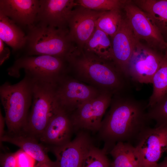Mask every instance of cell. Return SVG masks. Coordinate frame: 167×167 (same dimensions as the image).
<instances>
[{
    "label": "cell",
    "mask_w": 167,
    "mask_h": 167,
    "mask_svg": "<svg viewBox=\"0 0 167 167\" xmlns=\"http://www.w3.org/2000/svg\"><path fill=\"white\" fill-rule=\"evenodd\" d=\"M147 104L128 93L112 99L109 110L98 131L107 153L118 142H135L140 134L149 127Z\"/></svg>",
    "instance_id": "obj_1"
},
{
    "label": "cell",
    "mask_w": 167,
    "mask_h": 167,
    "mask_svg": "<svg viewBox=\"0 0 167 167\" xmlns=\"http://www.w3.org/2000/svg\"><path fill=\"white\" fill-rule=\"evenodd\" d=\"M69 66L84 79L105 88L112 93L129 90L130 79L112 62L79 49L67 58Z\"/></svg>",
    "instance_id": "obj_2"
},
{
    "label": "cell",
    "mask_w": 167,
    "mask_h": 167,
    "mask_svg": "<svg viewBox=\"0 0 167 167\" xmlns=\"http://www.w3.org/2000/svg\"><path fill=\"white\" fill-rule=\"evenodd\" d=\"M33 83V79L25 75L15 84L6 81L0 87V100L9 134L24 133L32 104Z\"/></svg>",
    "instance_id": "obj_3"
},
{
    "label": "cell",
    "mask_w": 167,
    "mask_h": 167,
    "mask_svg": "<svg viewBox=\"0 0 167 167\" xmlns=\"http://www.w3.org/2000/svg\"><path fill=\"white\" fill-rule=\"evenodd\" d=\"M27 31L22 56L48 55L67 61L69 56L79 49L70 38L68 28L34 25Z\"/></svg>",
    "instance_id": "obj_4"
},
{
    "label": "cell",
    "mask_w": 167,
    "mask_h": 167,
    "mask_svg": "<svg viewBox=\"0 0 167 167\" xmlns=\"http://www.w3.org/2000/svg\"><path fill=\"white\" fill-rule=\"evenodd\" d=\"M32 99L24 133L38 140L52 117L60 109L56 83L33 79Z\"/></svg>",
    "instance_id": "obj_5"
},
{
    "label": "cell",
    "mask_w": 167,
    "mask_h": 167,
    "mask_svg": "<svg viewBox=\"0 0 167 167\" xmlns=\"http://www.w3.org/2000/svg\"><path fill=\"white\" fill-rule=\"evenodd\" d=\"M67 61L48 55L22 56L7 69L10 76L19 78L20 71L32 79L55 83L66 75Z\"/></svg>",
    "instance_id": "obj_6"
},
{
    "label": "cell",
    "mask_w": 167,
    "mask_h": 167,
    "mask_svg": "<svg viewBox=\"0 0 167 167\" xmlns=\"http://www.w3.org/2000/svg\"><path fill=\"white\" fill-rule=\"evenodd\" d=\"M112 93L105 90L83 104L70 114L74 131H98L102 117L110 105Z\"/></svg>",
    "instance_id": "obj_7"
},
{
    "label": "cell",
    "mask_w": 167,
    "mask_h": 167,
    "mask_svg": "<svg viewBox=\"0 0 167 167\" xmlns=\"http://www.w3.org/2000/svg\"><path fill=\"white\" fill-rule=\"evenodd\" d=\"M131 2L124 7L126 18L136 38L145 41L148 46L155 50L165 52L167 42L147 15Z\"/></svg>",
    "instance_id": "obj_8"
},
{
    "label": "cell",
    "mask_w": 167,
    "mask_h": 167,
    "mask_svg": "<svg viewBox=\"0 0 167 167\" xmlns=\"http://www.w3.org/2000/svg\"><path fill=\"white\" fill-rule=\"evenodd\" d=\"M135 142L141 167H155L163 153L167 152V125L147 127Z\"/></svg>",
    "instance_id": "obj_9"
},
{
    "label": "cell",
    "mask_w": 167,
    "mask_h": 167,
    "mask_svg": "<svg viewBox=\"0 0 167 167\" xmlns=\"http://www.w3.org/2000/svg\"><path fill=\"white\" fill-rule=\"evenodd\" d=\"M165 52L155 50L138 42L128 64V74L130 79L139 83L152 84Z\"/></svg>",
    "instance_id": "obj_10"
},
{
    "label": "cell",
    "mask_w": 167,
    "mask_h": 167,
    "mask_svg": "<svg viewBox=\"0 0 167 167\" xmlns=\"http://www.w3.org/2000/svg\"><path fill=\"white\" fill-rule=\"evenodd\" d=\"M56 94L60 107L70 114L99 94L92 88L66 75L56 83Z\"/></svg>",
    "instance_id": "obj_11"
},
{
    "label": "cell",
    "mask_w": 167,
    "mask_h": 167,
    "mask_svg": "<svg viewBox=\"0 0 167 167\" xmlns=\"http://www.w3.org/2000/svg\"><path fill=\"white\" fill-rule=\"evenodd\" d=\"M77 133L73 140L65 144L47 148L56 157V167H81L85 154L93 143L87 132Z\"/></svg>",
    "instance_id": "obj_12"
},
{
    "label": "cell",
    "mask_w": 167,
    "mask_h": 167,
    "mask_svg": "<svg viewBox=\"0 0 167 167\" xmlns=\"http://www.w3.org/2000/svg\"><path fill=\"white\" fill-rule=\"evenodd\" d=\"M111 38L112 61L121 72L129 78L128 64L137 44L140 41L135 37L126 18H123L117 32Z\"/></svg>",
    "instance_id": "obj_13"
},
{
    "label": "cell",
    "mask_w": 167,
    "mask_h": 167,
    "mask_svg": "<svg viewBox=\"0 0 167 167\" xmlns=\"http://www.w3.org/2000/svg\"><path fill=\"white\" fill-rule=\"evenodd\" d=\"M103 12L80 6L72 10L68 22L69 35L79 49L83 48L93 33L96 21Z\"/></svg>",
    "instance_id": "obj_14"
},
{
    "label": "cell",
    "mask_w": 167,
    "mask_h": 167,
    "mask_svg": "<svg viewBox=\"0 0 167 167\" xmlns=\"http://www.w3.org/2000/svg\"><path fill=\"white\" fill-rule=\"evenodd\" d=\"M39 1L38 11L34 25L67 28L68 21L73 8L78 6L75 1Z\"/></svg>",
    "instance_id": "obj_15"
},
{
    "label": "cell",
    "mask_w": 167,
    "mask_h": 167,
    "mask_svg": "<svg viewBox=\"0 0 167 167\" xmlns=\"http://www.w3.org/2000/svg\"><path fill=\"white\" fill-rule=\"evenodd\" d=\"M39 0H0V13L27 30L35 23Z\"/></svg>",
    "instance_id": "obj_16"
},
{
    "label": "cell",
    "mask_w": 167,
    "mask_h": 167,
    "mask_svg": "<svg viewBox=\"0 0 167 167\" xmlns=\"http://www.w3.org/2000/svg\"><path fill=\"white\" fill-rule=\"evenodd\" d=\"M74 132L70 114L61 107L52 117L38 139L49 146H59L71 141Z\"/></svg>",
    "instance_id": "obj_17"
},
{
    "label": "cell",
    "mask_w": 167,
    "mask_h": 167,
    "mask_svg": "<svg viewBox=\"0 0 167 167\" xmlns=\"http://www.w3.org/2000/svg\"><path fill=\"white\" fill-rule=\"evenodd\" d=\"M0 143H9L19 147L38 163L50 167H56L55 161H52L48 157L45 148L38 142L36 138L23 133L16 135L6 134L0 139Z\"/></svg>",
    "instance_id": "obj_18"
},
{
    "label": "cell",
    "mask_w": 167,
    "mask_h": 167,
    "mask_svg": "<svg viewBox=\"0 0 167 167\" xmlns=\"http://www.w3.org/2000/svg\"><path fill=\"white\" fill-rule=\"evenodd\" d=\"M134 2L147 15L166 41L165 39H167V0H137Z\"/></svg>",
    "instance_id": "obj_19"
},
{
    "label": "cell",
    "mask_w": 167,
    "mask_h": 167,
    "mask_svg": "<svg viewBox=\"0 0 167 167\" xmlns=\"http://www.w3.org/2000/svg\"><path fill=\"white\" fill-rule=\"evenodd\" d=\"M0 39L15 52L24 47L27 35L20 27L0 13Z\"/></svg>",
    "instance_id": "obj_20"
},
{
    "label": "cell",
    "mask_w": 167,
    "mask_h": 167,
    "mask_svg": "<svg viewBox=\"0 0 167 167\" xmlns=\"http://www.w3.org/2000/svg\"><path fill=\"white\" fill-rule=\"evenodd\" d=\"M109 153L113 159L109 167H141L139 156L132 144L118 142Z\"/></svg>",
    "instance_id": "obj_21"
},
{
    "label": "cell",
    "mask_w": 167,
    "mask_h": 167,
    "mask_svg": "<svg viewBox=\"0 0 167 167\" xmlns=\"http://www.w3.org/2000/svg\"><path fill=\"white\" fill-rule=\"evenodd\" d=\"M111 49L112 42L109 36L96 28L82 49L101 59L112 62Z\"/></svg>",
    "instance_id": "obj_22"
},
{
    "label": "cell",
    "mask_w": 167,
    "mask_h": 167,
    "mask_svg": "<svg viewBox=\"0 0 167 167\" xmlns=\"http://www.w3.org/2000/svg\"><path fill=\"white\" fill-rule=\"evenodd\" d=\"M152 93L147 104V108L156 103L167 94V51L165 50L161 64L153 78Z\"/></svg>",
    "instance_id": "obj_23"
},
{
    "label": "cell",
    "mask_w": 167,
    "mask_h": 167,
    "mask_svg": "<svg viewBox=\"0 0 167 167\" xmlns=\"http://www.w3.org/2000/svg\"><path fill=\"white\" fill-rule=\"evenodd\" d=\"M122 19L120 10L103 11L96 21V28L112 38L117 32Z\"/></svg>",
    "instance_id": "obj_24"
},
{
    "label": "cell",
    "mask_w": 167,
    "mask_h": 167,
    "mask_svg": "<svg viewBox=\"0 0 167 167\" xmlns=\"http://www.w3.org/2000/svg\"><path fill=\"white\" fill-rule=\"evenodd\" d=\"M129 0H78L75 1L77 5L90 10L105 11L120 10Z\"/></svg>",
    "instance_id": "obj_25"
},
{
    "label": "cell",
    "mask_w": 167,
    "mask_h": 167,
    "mask_svg": "<svg viewBox=\"0 0 167 167\" xmlns=\"http://www.w3.org/2000/svg\"><path fill=\"white\" fill-rule=\"evenodd\" d=\"M103 149L92 144L85 154L81 167H109L110 163Z\"/></svg>",
    "instance_id": "obj_26"
},
{
    "label": "cell",
    "mask_w": 167,
    "mask_h": 167,
    "mask_svg": "<svg viewBox=\"0 0 167 167\" xmlns=\"http://www.w3.org/2000/svg\"><path fill=\"white\" fill-rule=\"evenodd\" d=\"M149 119L156 123L155 127L167 125V94L152 106L147 108Z\"/></svg>",
    "instance_id": "obj_27"
},
{
    "label": "cell",
    "mask_w": 167,
    "mask_h": 167,
    "mask_svg": "<svg viewBox=\"0 0 167 167\" xmlns=\"http://www.w3.org/2000/svg\"><path fill=\"white\" fill-rule=\"evenodd\" d=\"M17 167H34L35 160L20 149L16 152Z\"/></svg>",
    "instance_id": "obj_28"
},
{
    "label": "cell",
    "mask_w": 167,
    "mask_h": 167,
    "mask_svg": "<svg viewBox=\"0 0 167 167\" xmlns=\"http://www.w3.org/2000/svg\"><path fill=\"white\" fill-rule=\"evenodd\" d=\"M0 162L2 167H17L16 152L1 154Z\"/></svg>",
    "instance_id": "obj_29"
},
{
    "label": "cell",
    "mask_w": 167,
    "mask_h": 167,
    "mask_svg": "<svg viewBox=\"0 0 167 167\" xmlns=\"http://www.w3.org/2000/svg\"><path fill=\"white\" fill-rule=\"evenodd\" d=\"M10 51L4 43L0 39V65L8 59L10 56Z\"/></svg>",
    "instance_id": "obj_30"
},
{
    "label": "cell",
    "mask_w": 167,
    "mask_h": 167,
    "mask_svg": "<svg viewBox=\"0 0 167 167\" xmlns=\"http://www.w3.org/2000/svg\"><path fill=\"white\" fill-rule=\"evenodd\" d=\"M6 123L5 117L2 114L1 110L0 111V139L5 134L4 131L5 124Z\"/></svg>",
    "instance_id": "obj_31"
},
{
    "label": "cell",
    "mask_w": 167,
    "mask_h": 167,
    "mask_svg": "<svg viewBox=\"0 0 167 167\" xmlns=\"http://www.w3.org/2000/svg\"><path fill=\"white\" fill-rule=\"evenodd\" d=\"M155 167H167V156L162 161L158 163Z\"/></svg>",
    "instance_id": "obj_32"
},
{
    "label": "cell",
    "mask_w": 167,
    "mask_h": 167,
    "mask_svg": "<svg viewBox=\"0 0 167 167\" xmlns=\"http://www.w3.org/2000/svg\"><path fill=\"white\" fill-rule=\"evenodd\" d=\"M34 167H50L47 165H46L45 164L40 163H38Z\"/></svg>",
    "instance_id": "obj_33"
},
{
    "label": "cell",
    "mask_w": 167,
    "mask_h": 167,
    "mask_svg": "<svg viewBox=\"0 0 167 167\" xmlns=\"http://www.w3.org/2000/svg\"><path fill=\"white\" fill-rule=\"evenodd\" d=\"M166 51H167V47L166 49Z\"/></svg>",
    "instance_id": "obj_34"
}]
</instances>
